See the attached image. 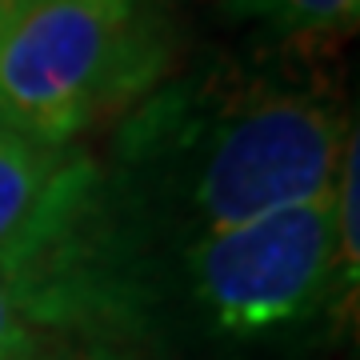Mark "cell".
I'll list each match as a JSON object with an SVG mask.
<instances>
[{
  "label": "cell",
  "instance_id": "9",
  "mask_svg": "<svg viewBox=\"0 0 360 360\" xmlns=\"http://www.w3.org/2000/svg\"><path fill=\"white\" fill-rule=\"evenodd\" d=\"M104 4H129V0H104Z\"/></svg>",
  "mask_w": 360,
  "mask_h": 360
},
{
  "label": "cell",
  "instance_id": "3",
  "mask_svg": "<svg viewBox=\"0 0 360 360\" xmlns=\"http://www.w3.org/2000/svg\"><path fill=\"white\" fill-rule=\"evenodd\" d=\"M336 184V180H333ZM345 292L333 188L236 229L196 236L168 264V312L217 340L257 345L309 324Z\"/></svg>",
  "mask_w": 360,
  "mask_h": 360
},
{
  "label": "cell",
  "instance_id": "2",
  "mask_svg": "<svg viewBox=\"0 0 360 360\" xmlns=\"http://www.w3.org/2000/svg\"><path fill=\"white\" fill-rule=\"evenodd\" d=\"M168 52L172 37L148 0H32L0 28V124L65 153L148 96Z\"/></svg>",
  "mask_w": 360,
  "mask_h": 360
},
{
  "label": "cell",
  "instance_id": "5",
  "mask_svg": "<svg viewBox=\"0 0 360 360\" xmlns=\"http://www.w3.org/2000/svg\"><path fill=\"white\" fill-rule=\"evenodd\" d=\"M56 165H60V153L40 148L0 124V245H8L13 232L37 208Z\"/></svg>",
  "mask_w": 360,
  "mask_h": 360
},
{
  "label": "cell",
  "instance_id": "1",
  "mask_svg": "<svg viewBox=\"0 0 360 360\" xmlns=\"http://www.w3.org/2000/svg\"><path fill=\"white\" fill-rule=\"evenodd\" d=\"M352 129L312 84L208 60L120 116L92 176L108 212L160 264L184 245L333 188Z\"/></svg>",
  "mask_w": 360,
  "mask_h": 360
},
{
  "label": "cell",
  "instance_id": "7",
  "mask_svg": "<svg viewBox=\"0 0 360 360\" xmlns=\"http://www.w3.org/2000/svg\"><path fill=\"white\" fill-rule=\"evenodd\" d=\"M56 360H129L120 356L116 348H101V345H84L80 352H68V356H56Z\"/></svg>",
  "mask_w": 360,
  "mask_h": 360
},
{
  "label": "cell",
  "instance_id": "6",
  "mask_svg": "<svg viewBox=\"0 0 360 360\" xmlns=\"http://www.w3.org/2000/svg\"><path fill=\"white\" fill-rule=\"evenodd\" d=\"M40 336L0 281V360H37Z\"/></svg>",
  "mask_w": 360,
  "mask_h": 360
},
{
  "label": "cell",
  "instance_id": "4",
  "mask_svg": "<svg viewBox=\"0 0 360 360\" xmlns=\"http://www.w3.org/2000/svg\"><path fill=\"white\" fill-rule=\"evenodd\" d=\"M220 4L232 16L260 25L269 37L304 49L348 37L360 16V0H220Z\"/></svg>",
  "mask_w": 360,
  "mask_h": 360
},
{
  "label": "cell",
  "instance_id": "8",
  "mask_svg": "<svg viewBox=\"0 0 360 360\" xmlns=\"http://www.w3.org/2000/svg\"><path fill=\"white\" fill-rule=\"evenodd\" d=\"M28 4H32V0H0V28L8 25V20H13L16 13H25Z\"/></svg>",
  "mask_w": 360,
  "mask_h": 360
}]
</instances>
